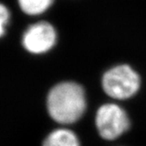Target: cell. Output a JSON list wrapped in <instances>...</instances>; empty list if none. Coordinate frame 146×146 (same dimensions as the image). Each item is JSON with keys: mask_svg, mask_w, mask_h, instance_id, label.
Wrapping results in <instances>:
<instances>
[{"mask_svg": "<svg viewBox=\"0 0 146 146\" xmlns=\"http://www.w3.org/2000/svg\"><path fill=\"white\" fill-rule=\"evenodd\" d=\"M47 107L49 115L57 123L73 124L79 121L86 111V91L78 83L61 82L49 91Z\"/></svg>", "mask_w": 146, "mask_h": 146, "instance_id": "6da1fadb", "label": "cell"}, {"mask_svg": "<svg viewBox=\"0 0 146 146\" xmlns=\"http://www.w3.org/2000/svg\"><path fill=\"white\" fill-rule=\"evenodd\" d=\"M142 86L139 73L128 64L108 68L102 74L101 87L105 94L113 100H127L135 96Z\"/></svg>", "mask_w": 146, "mask_h": 146, "instance_id": "7a4b0ae2", "label": "cell"}, {"mask_svg": "<svg viewBox=\"0 0 146 146\" xmlns=\"http://www.w3.org/2000/svg\"><path fill=\"white\" fill-rule=\"evenodd\" d=\"M95 126L100 137L108 141L119 138L130 128L129 114L115 102L104 103L95 114Z\"/></svg>", "mask_w": 146, "mask_h": 146, "instance_id": "3957f363", "label": "cell"}, {"mask_svg": "<svg viewBox=\"0 0 146 146\" xmlns=\"http://www.w3.org/2000/svg\"><path fill=\"white\" fill-rule=\"evenodd\" d=\"M55 27L47 21H40L30 26L23 36L25 48L33 54H42L50 50L56 42Z\"/></svg>", "mask_w": 146, "mask_h": 146, "instance_id": "277c9868", "label": "cell"}, {"mask_svg": "<svg viewBox=\"0 0 146 146\" xmlns=\"http://www.w3.org/2000/svg\"><path fill=\"white\" fill-rule=\"evenodd\" d=\"M43 146H80V142L72 130L62 128L52 131L44 140Z\"/></svg>", "mask_w": 146, "mask_h": 146, "instance_id": "5b68a950", "label": "cell"}, {"mask_svg": "<svg viewBox=\"0 0 146 146\" xmlns=\"http://www.w3.org/2000/svg\"><path fill=\"white\" fill-rule=\"evenodd\" d=\"M54 0H19L22 11L29 15L43 13L53 5Z\"/></svg>", "mask_w": 146, "mask_h": 146, "instance_id": "8992f818", "label": "cell"}, {"mask_svg": "<svg viewBox=\"0 0 146 146\" xmlns=\"http://www.w3.org/2000/svg\"><path fill=\"white\" fill-rule=\"evenodd\" d=\"M10 13L8 9L2 4H0V37L5 35V26L9 22Z\"/></svg>", "mask_w": 146, "mask_h": 146, "instance_id": "52a82bcc", "label": "cell"}]
</instances>
